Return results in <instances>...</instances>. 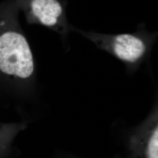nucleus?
<instances>
[{"instance_id":"nucleus-1","label":"nucleus","mask_w":158,"mask_h":158,"mask_svg":"<svg viewBox=\"0 0 158 158\" xmlns=\"http://www.w3.org/2000/svg\"><path fill=\"white\" fill-rule=\"evenodd\" d=\"M15 0L0 2V84L32 85L36 77L34 55L19 20Z\"/></svg>"},{"instance_id":"nucleus-2","label":"nucleus","mask_w":158,"mask_h":158,"mask_svg":"<svg viewBox=\"0 0 158 158\" xmlns=\"http://www.w3.org/2000/svg\"><path fill=\"white\" fill-rule=\"evenodd\" d=\"M72 31L82 35L99 49L106 51L124 63L128 73L136 72L150 56L156 41L157 32L148 31L143 23L130 34H103L85 31L72 26Z\"/></svg>"},{"instance_id":"nucleus-3","label":"nucleus","mask_w":158,"mask_h":158,"mask_svg":"<svg viewBox=\"0 0 158 158\" xmlns=\"http://www.w3.org/2000/svg\"><path fill=\"white\" fill-rule=\"evenodd\" d=\"M29 24H38L59 34L66 44L72 31L66 14L65 3L60 0H15Z\"/></svg>"},{"instance_id":"nucleus-4","label":"nucleus","mask_w":158,"mask_h":158,"mask_svg":"<svg viewBox=\"0 0 158 158\" xmlns=\"http://www.w3.org/2000/svg\"><path fill=\"white\" fill-rule=\"evenodd\" d=\"M143 124L131 139L130 158H158L157 110Z\"/></svg>"}]
</instances>
